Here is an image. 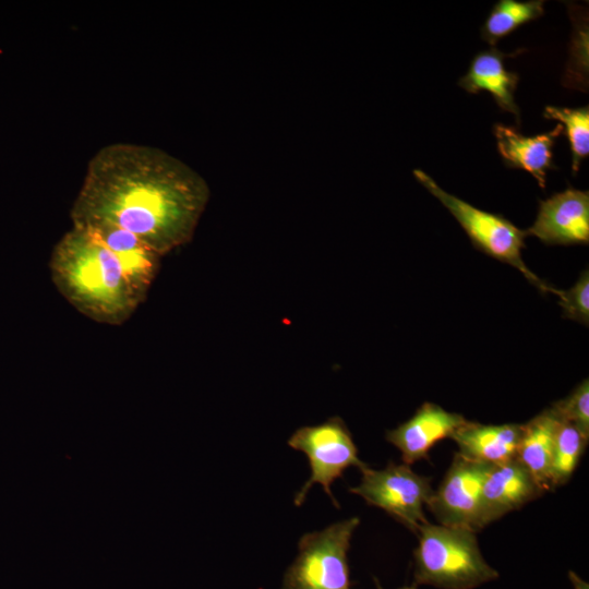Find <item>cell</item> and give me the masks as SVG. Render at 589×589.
Masks as SVG:
<instances>
[{
    "mask_svg": "<svg viewBox=\"0 0 589 589\" xmlns=\"http://www.w3.org/2000/svg\"><path fill=\"white\" fill-rule=\"evenodd\" d=\"M208 200L204 178L180 159L115 143L89 160L70 215L72 226L128 231L163 257L192 240Z\"/></svg>",
    "mask_w": 589,
    "mask_h": 589,
    "instance_id": "cell-1",
    "label": "cell"
},
{
    "mask_svg": "<svg viewBox=\"0 0 589 589\" xmlns=\"http://www.w3.org/2000/svg\"><path fill=\"white\" fill-rule=\"evenodd\" d=\"M50 275L61 296L80 313L119 326L146 299L118 255L91 229L72 226L55 245Z\"/></svg>",
    "mask_w": 589,
    "mask_h": 589,
    "instance_id": "cell-2",
    "label": "cell"
},
{
    "mask_svg": "<svg viewBox=\"0 0 589 589\" xmlns=\"http://www.w3.org/2000/svg\"><path fill=\"white\" fill-rule=\"evenodd\" d=\"M417 533L414 585L474 589L498 577L485 562L474 531L426 521Z\"/></svg>",
    "mask_w": 589,
    "mask_h": 589,
    "instance_id": "cell-3",
    "label": "cell"
},
{
    "mask_svg": "<svg viewBox=\"0 0 589 589\" xmlns=\"http://www.w3.org/2000/svg\"><path fill=\"white\" fill-rule=\"evenodd\" d=\"M416 179L436 197L456 218L470 241L481 252L517 268L533 286L546 293L555 292L525 264L521 251L525 249L526 231L516 227L502 215L479 209L464 200L444 191L429 175L413 170Z\"/></svg>",
    "mask_w": 589,
    "mask_h": 589,
    "instance_id": "cell-4",
    "label": "cell"
},
{
    "mask_svg": "<svg viewBox=\"0 0 589 589\" xmlns=\"http://www.w3.org/2000/svg\"><path fill=\"white\" fill-rule=\"evenodd\" d=\"M359 524L351 517L302 536L281 589H350L347 553Z\"/></svg>",
    "mask_w": 589,
    "mask_h": 589,
    "instance_id": "cell-5",
    "label": "cell"
},
{
    "mask_svg": "<svg viewBox=\"0 0 589 589\" xmlns=\"http://www.w3.org/2000/svg\"><path fill=\"white\" fill-rule=\"evenodd\" d=\"M288 445L304 453L309 459L311 476L294 496V504H303L313 484L322 485L335 506H339L333 496L332 483L340 478L349 467L360 470L366 466L358 456L351 433L339 417H333L316 425L298 429L288 440Z\"/></svg>",
    "mask_w": 589,
    "mask_h": 589,
    "instance_id": "cell-6",
    "label": "cell"
},
{
    "mask_svg": "<svg viewBox=\"0 0 589 589\" xmlns=\"http://www.w3.org/2000/svg\"><path fill=\"white\" fill-rule=\"evenodd\" d=\"M360 471L361 482L349 492L385 510L412 532L417 533L428 521L423 507L434 492L429 478L416 473L404 462L390 461L383 469H372L366 465Z\"/></svg>",
    "mask_w": 589,
    "mask_h": 589,
    "instance_id": "cell-7",
    "label": "cell"
},
{
    "mask_svg": "<svg viewBox=\"0 0 589 589\" xmlns=\"http://www.w3.org/2000/svg\"><path fill=\"white\" fill-rule=\"evenodd\" d=\"M492 466L455 454L443 481L428 504L438 524L462 527L474 532L482 529V485Z\"/></svg>",
    "mask_w": 589,
    "mask_h": 589,
    "instance_id": "cell-8",
    "label": "cell"
},
{
    "mask_svg": "<svg viewBox=\"0 0 589 589\" xmlns=\"http://www.w3.org/2000/svg\"><path fill=\"white\" fill-rule=\"evenodd\" d=\"M525 231L545 244H588L589 192L569 188L539 201L537 218Z\"/></svg>",
    "mask_w": 589,
    "mask_h": 589,
    "instance_id": "cell-9",
    "label": "cell"
},
{
    "mask_svg": "<svg viewBox=\"0 0 589 589\" xmlns=\"http://www.w3.org/2000/svg\"><path fill=\"white\" fill-rule=\"evenodd\" d=\"M466 422L459 413L424 402L409 420L387 431L386 440L399 449L404 464L410 466L429 458L430 449L438 441L450 437Z\"/></svg>",
    "mask_w": 589,
    "mask_h": 589,
    "instance_id": "cell-10",
    "label": "cell"
},
{
    "mask_svg": "<svg viewBox=\"0 0 589 589\" xmlns=\"http://www.w3.org/2000/svg\"><path fill=\"white\" fill-rule=\"evenodd\" d=\"M542 493L530 472L517 458L493 465L482 485L480 512L482 528Z\"/></svg>",
    "mask_w": 589,
    "mask_h": 589,
    "instance_id": "cell-11",
    "label": "cell"
},
{
    "mask_svg": "<svg viewBox=\"0 0 589 589\" xmlns=\"http://www.w3.org/2000/svg\"><path fill=\"white\" fill-rule=\"evenodd\" d=\"M563 129L562 124H557L554 130L546 133L525 136L513 127L496 123L493 132L498 153L505 165L508 168L529 172L544 189L546 170L556 169L552 160V148Z\"/></svg>",
    "mask_w": 589,
    "mask_h": 589,
    "instance_id": "cell-12",
    "label": "cell"
},
{
    "mask_svg": "<svg viewBox=\"0 0 589 589\" xmlns=\"http://www.w3.org/2000/svg\"><path fill=\"white\" fill-rule=\"evenodd\" d=\"M522 52L519 49L512 53H505L497 48L479 51L472 58L467 73L458 81V85L470 94L489 92L502 111H507L516 117L520 123V110L515 101V92L519 76L508 71L504 61Z\"/></svg>",
    "mask_w": 589,
    "mask_h": 589,
    "instance_id": "cell-13",
    "label": "cell"
},
{
    "mask_svg": "<svg viewBox=\"0 0 589 589\" xmlns=\"http://www.w3.org/2000/svg\"><path fill=\"white\" fill-rule=\"evenodd\" d=\"M521 430L522 424H482L467 420L450 438L465 458L501 465L517 457Z\"/></svg>",
    "mask_w": 589,
    "mask_h": 589,
    "instance_id": "cell-14",
    "label": "cell"
},
{
    "mask_svg": "<svg viewBox=\"0 0 589 589\" xmlns=\"http://www.w3.org/2000/svg\"><path fill=\"white\" fill-rule=\"evenodd\" d=\"M561 419L550 407L522 424L517 459L530 472L540 489H552L550 469Z\"/></svg>",
    "mask_w": 589,
    "mask_h": 589,
    "instance_id": "cell-15",
    "label": "cell"
},
{
    "mask_svg": "<svg viewBox=\"0 0 589 589\" xmlns=\"http://www.w3.org/2000/svg\"><path fill=\"white\" fill-rule=\"evenodd\" d=\"M94 231L127 268L133 283L147 294L160 266L157 253L134 235L115 227H84Z\"/></svg>",
    "mask_w": 589,
    "mask_h": 589,
    "instance_id": "cell-16",
    "label": "cell"
},
{
    "mask_svg": "<svg viewBox=\"0 0 589 589\" xmlns=\"http://www.w3.org/2000/svg\"><path fill=\"white\" fill-rule=\"evenodd\" d=\"M544 13L543 0H500L492 8L481 27V37L494 47L524 24L532 22Z\"/></svg>",
    "mask_w": 589,
    "mask_h": 589,
    "instance_id": "cell-17",
    "label": "cell"
},
{
    "mask_svg": "<svg viewBox=\"0 0 589 589\" xmlns=\"http://www.w3.org/2000/svg\"><path fill=\"white\" fill-rule=\"evenodd\" d=\"M588 441L570 423L561 421L550 469L552 488L566 483L575 471Z\"/></svg>",
    "mask_w": 589,
    "mask_h": 589,
    "instance_id": "cell-18",
    "label": "cell"
},
{
    "mask_svg": "<svg viewBox=\"0 0 589 589\" xmlns=\"http://www.w3.org/2000/svg\"><path fill=\"white\" fill-rule=\"evenodd\" d=\"M545 119L561 121L566 129V134L572 151V169L576 175L582 159L589 155V108H563L546 106L543 112Z\"/></svg>",
    "mask_w": 589,
    "mask_h": 589,
    "instance_id": "cell-19",
    "label": "cell"
},
{
    "mask_svg": "<svg viewBox=\"0 0 589 589\" xmlns=\"http://www.w3.org/2000/svg\"><path fill=\"white\" fill-rule=\"evenodd\" d=\"M562 421L573 424L589 440V382L584 380L566 398L551 407Z\"/></svg>",
    "mask_w": 589,
    "mask_h": 589,
    "instance_id": "cell-20",
    "label": "cell"
},
{
    "mask_svg": "<svg viewBox=\"0 0 589 589\" xmlns=\"http://www.w3.org/2000/svg\"><path fill=\"white\" fill-rule=\"evenodd\" d=\"M558 304L563 309L564 316L579 322L586 326L589 324V272L585 269L577 283L568 290H555Z\"/></svg>",
    "mask_w": 589,
    "mask_h": 589,
    "instance_id": "cell-21",
    "label": "cell"
},
{
    "mask_svg": "<svg viewBox=\"0 0 589 589\" xmlns=\"http://www.w3.org/2000/svg\"><path fill=\"white\" fill-rule=\"evenodd\" d=\"M376 587H377V589H383L377 581H376ZM398 589H418V588H417V585L413 584L411 586H405V587H401V588H398Z\"/></svg>",
    "mask_w": 589,
    "mask_h": 589,
    "instance_id": "cell-22",
    "label": "cell"
}]
</instances>
